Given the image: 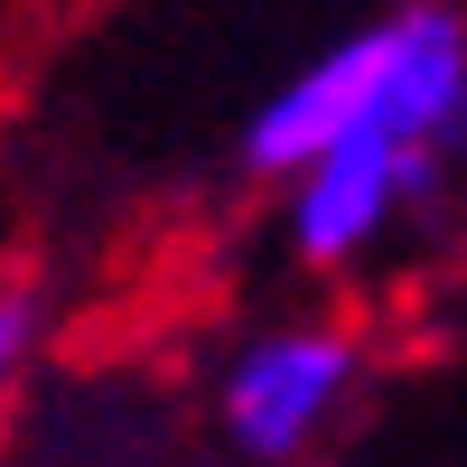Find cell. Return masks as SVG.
Wrapping results in <instances>:
<instances>
[{"label":"cell","instance_id":"7a4b0ae2","mask_svg":"<svg viewBox=\"0 0 467 467\" xmlns=\"http://www.w3.org/2000/svg\"><path fill=\"white\" fill-rule=\"evenodd\" d=\"M374 365L383 346L365 327V299L346 290L244 318L206 365V431L234 467H308L356 420Z\"/></svg>","mask_w":467,"mask_h":467},{"label":"cell","instance_id":"277c9868","mask_svg":"<svg viewBox=\"0 0 467 467\" xmlns=\"http://www.w3.org/2000/svg\"><path fill=\"white\" fill-rule=\"evenodd\" d=\"M37 10H57V0H0V47H10V37H28Z\"/></svg>","mask_w":467,"mask_h":467},{"label":"cell","instance_id":"5b68a950","mask_svg":"<svg viewBox=\"0 0 467 467\" xmlns=\"http://www.w3.org/2000/svg\"><path fill=\"white\" fill-rule=\"evenodd\" d=\"M308 467H327V458H308Z\"/></svg>","mask_w":467,"mask_h":467},{"label":"cell","instance_id":"6da1fadb","mask_svg":"<svg viewBox=\"0 0 467 467\" xmlns=\"http://www.w3.org/2000/svg\"><path fill=\"white\" fill-rule=\"evenodd\" d=\"M337 140H467V0H393L308 47L244 112L234 160L271 187Z\"/></svg>","mask_w":467,"mask_h":467},{"label":"cell","instance_id":"3957f363","mask_svg":"<svg viewBox=\"0 0 467 467\" xmlns=\"http://www.w3.org/2000/svg\"><path fill=\"white\" fill-rule=\"evenodd\" d=\"M37 356H47V299H37L28 281H0V420L19 411Z\"/></svg>","mask_w":467,"mask_h":467}]
</instances>
